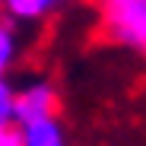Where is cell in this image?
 Returning a JSON list of instances; mask_svg holds the SVG:
<instances>
[{
  "label": "cell",
  "mask_w": 146,
  "mask_h": 146,
  "mask_svg": "<svg viewBox=\"0 0 146 146\" xmlns=\"http://www.w3.org/2000/svg\"><path fill=\"white\" fill-rule=\"evenodd\" d=\"M105 35L146 57V0H99Z\"/></svg>",
  "instance_id": "cell-1"
},
{
  "label": "cell",
  "mask_w": 146,
  "mask_h": 146,
  "mask_svg": "<svg viewBox=\"0 0 146 146\" xmlns=\"http://www.w3.org/2000/svg\"><path fill=\"white\" fill-rule=\"evenodd\" d=\"M60 95L51 80H32L16 89V124H35L44 117H57Z\"/></svg>",
  "instance_id": "cell-2"
},
{
  "label": "cell",
  "mask_w": 146,
  "mask_h": 146,
  "mask_svg": "<svg viewBox=\"0 0 146 146\" xmlns=\"http://www.w3.org/2000/svg\"><path fill=\"white\" fill-rule=\"evenodd\" d=\"M22 143L26 146H67V130L57 117H44L35 124H22Z\"/></svg>",
  "instance_id": "cell-3"
},
{
  "label": "cell",
  "mask_w": 146,
  "mask_h": 146,
  "mask_svg": "<svg viewBox=\"0 0 146 146\" xmlns=\"http://www.w3.org/2000/svg\"><path fill=\"white\" fill-rule=\"evenodd\" d=\"M57 7L60 0H3V10L13 22H38Z\"/></svg>",
  "instance_id": "cell-4"
},
{
  "label": "cell",
  "mask_w": 146,
  "mask_h": 146,
  "mask_svg": "<svg viewBox=\"0 0 146 146\" xmlns=\"http://www.w3.org/2000/svg\"><path fill=\"white\" fill-rule=\"evenodd\" d=\"M19 60V35L13 22H0V80H7V73Z\"/></svg>",
  "instance_id": "cell-5"
},
{
  "label": "cell",
  "mask_w": 146,
  "mask_h": 146,
  "mask_svg": "<svg viewBox=\"0 0 146 146\" xmlns=\"http://www.w3.org/2000/svg\"><path fill=\"white\" fill-rule=\"evenodd\" d=\"M0 127H19L16 124V89L10 80H0Z\"/></svg>",
  "instance_id": "cell-6"
},
{
  "label": "cell",
  "mask_w": 146,
  "mask_h": 146,
  "mask_svg": "<svg viewBox=\"0 0 146 146\" xmlns=\"http://www.w3.org/2000/svg\"><path fill=\"white\" fill-rule=\"evenodd\" d=\"M0 146H26L19 127H0Z\"/></svg>",
  "instance_id": "cell-7"
},
{
  "label": "cell",
  "mask_w": 146,
  "mask_h": 146,
  "mask_svg": "<svg viewBox=\"0 0 146 146\" xmlns=\"http://www.w3.org/2000/svg\"><path fill=\"white\" fill-rule=\"evenodd\" d=\"M0 7H3V0H0Z\"/></svg>",
  "instance_id": "cell-8"
}]
</instances>
